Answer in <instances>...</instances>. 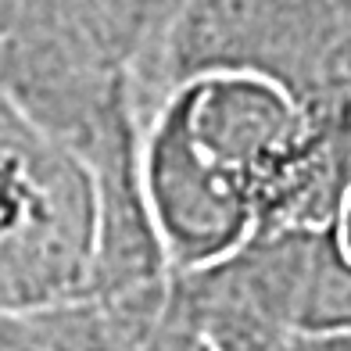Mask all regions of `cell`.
Returning <instances> with one entry per match:
<instances>
[{"mask_svg": "<svg viewBox=\"0 0 351 351\" xmlns=\"http://www.w3.org/2000/svg\"><path fill=\"white\" fill-rule=\"evenodd\" d=\"M140 186L169 273L226 258L254 237L333 226L344 180L326 136L254 83L180 93L154 133Z\"/></svg>", "mask_w": 351, "mask_h": 351, "instance_id": "6da1fadb", "label": "cell"}, {"mask_svg": "<svg viewBox=\"0 0 351 351\" xmlns=\"http://www.w3.org/2000/svg\"><path fill=\"white\" fill-rule=\"evenodd\" d=\"M97 233L90 169L0 90V315L90 294Z\"/></svg>", "mask_w": 351, "mask_h": 351, "instance_id": "7a4b0ae2", "label": "cell"}, {"mask_svg": "<svg viewBox=\"0 0 351 351\" xmlns=\"http://www.w3.org/2000/svg\"><path fill=\"white\" fill-rule=\"evenodd\" d=\"M165 287L140 294H83L0 315V351H136L162 319Z\"/></svg>", "mask_w": 351, "mask_h": 351, "instance_id": "3957f363", "label": "cell"}]
</instances>
